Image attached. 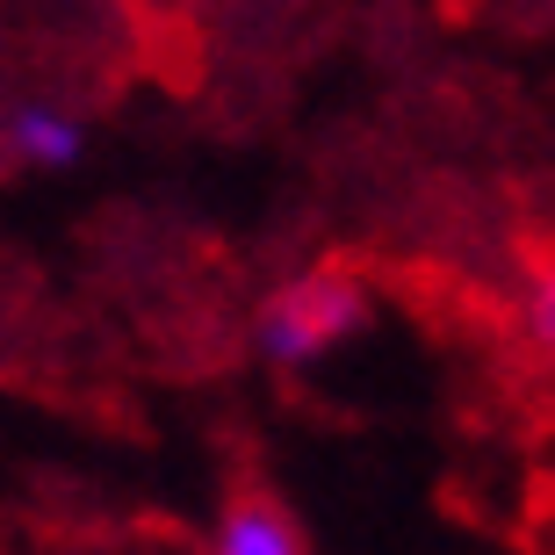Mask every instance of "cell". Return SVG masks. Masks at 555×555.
Here are the masks:
<instances>
[{
	"label": "cell",
	"instance_id": "cell-1",
	"mask_svg": "<svg viewBox=\"0 0 555 555\" xmlns=\"http://www.w3.org/2000/svg\"><path fill=\"white\" fill-rule=\"evenodd\" d=\"M369 325V288L339 268L296 274L260 304V347L282 361V369H310L325 361L332 347H347L353 332Z\"/></svg>",
	"mask_w": 555,
	"mask_h": 555
},
{
	"label": "cell",
	"instance_id": "cell-2",
	"mask_svg": "<svg viewBox=\"0 0 555 555\" xmlns=\"http://www.w3.org/2000/svg\"><path fill=\"white\" fill-rule=\"evenodd\" d=\"M8 152H15L22 166L59 173V166H73L87 152V130H80V116H65V108L37 102V108H15V124H8Z\"/></svg>",
	"mask_w": 555,
	"mask_h": 555
},
{
	"label": "cell",
	"instance_id": "cell-3",
	"mask_svg": "<svg viewBox=\"0 0 555 555\" xmlns=\"http://www.w3.org/2000/svg\"><path fill=\"white\" fill-rule=\"evenodd\" d=\"M209 555H304L296 527L274 513L268 498H246V505H231L224 527H217V548Z\"/></svg>",
	"mask_w": 555,
	"mask_h": 555
},
{
	"label": "cell",
	"instance_id": "cell-4",
	"mask_svg": "<svg viewBox=\"0 0 555 555\" xmlns=\"http://www.w3.org/2000/svg\"><path fill=\"white\" fill-rule=\"evenodd\" d=\"M527 339L555 361V268H541L534 288H527Z\"/></svg>",
	"mask_w": 555,
	"mask_h": 555
}]
</instances>
